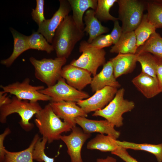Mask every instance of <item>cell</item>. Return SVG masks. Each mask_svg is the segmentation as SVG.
<instances>
[{
    "mask_svg": "<svg viewBox=\"0 0 162 162\" xmlns=\"http://www.w3.org/2000/svg\"><path fill=\"white\" fill-rule=\"evenodd\" d=\"M84 35L83 30L75 23L72 16H66L56 30L53 38L52 45L57 57L68 58Z\"/></svg>",
    "mask_w": 162,
    "mask_h": 162,
    "instance_id": "6da1fadb",
    "label": "cell"
},
{
    "mask_svg": "<svg viewBox=\"0 0 162 162\" xmlns=\"http://www.w3.org/2000/svg\"><path fill=\"white\" fill-rule=\"evenodd\" d=\"M34 122L43 138L48 143L60 140L61 134L72 130L73 127L62 121L53 111L50 103L35 115Z\"/></svg>",
    "mask_w": 162,
    "mask_h": 162,
    "instance_id": "7a4b0ae2",
    "label": "cell"
},
{
    "mask_svg": "<svg viewBox=\"0 0 162 162\" xmlns=\"http://www.w3.org/2000/svg\"><path fill=\"white\" fill-rule=\"evenodd\" d=\"M42 109L38 102L22 100L14 96L9 103L0 106V122L5 123L8 116L17 113L21 117L19 122L21 127L26 131L29 132L34 127L30 120Z\"/></svg>",
    "mask_w": 162,
    "mask_h": 162,
    "instance_id": "3957f363",
    "label": "cell"
},
{
    "mask_svg": "<svg viewBox=\"0 0 162 162\" xmlns=\"http://www.w3.org/2000/svg\"><path fill=\"white\" fill-rule=\"evenodd\" d=\"M125 90H118L113 99L104 108L97 110L93 116H100L105 119L115 127H120L123 124V114L131 111L135 107L134 103L124 98Z\"/></svg>",
    "mask_w": 162,
    "mask_h": 162,
    "instance_id": "277c9868",
    "label": "cell"
},
{
    "mask_svg": "<svg viewBox=\"0 0 162 162\" xmlns=\"http://www.w3.org/2000/svg\"><path fill=\"white\" fill-rule=\"evenodd\" d=\"M118 20L122 22L123 33L134 31L140 23L146 9L147 1L117 0Z\"/></svg>",
    "mask_w": 162,
    "mask_h": 162,
    "instance_id": "5b68a950",
    "label": "cell"
},
{
    "mask_svg": "<svg viewBox=\"0 0 162 162\" xmlns=\"http://www.w3.org/2000/svg\"><path fill=\"white\" fill-rule=\"evenodd\" d=\"M29 59L34 68L35 77L47 87L54 85L62 77V66L67 62V58L57 57L38 60L32 57Z\"/></svg>",
    "mask_w": 162,
    "mask_h": 162,
    "instance_id": "8992f818",
    "label": "cell"
},
{
    "mask_svg": "<svg viewBox=\"0 0 162 162\" xmlns=\"http://www.w3.org/2000/svg\"><path fill=\"white\" fill-rule=\"evenodd\" d=\"M79 49L81 55L77 59L73 60L70 64L84 69L95 76L98 68L106 63L105 51L103 49L91 46L85 40L80 43Z\"/></svg>",
    "mask_w": 162,
    "mask_h": 162,
    "instance_id": "52a82bcc",
    "label": "cell"
},
{
    "mask_svg": "<svg viewBox=\"0 0 162 162\" xmlns=\"http://www.w3.org/2000/svg\"><path fill=\"white\" fill-rule=\"evenodd\" d=\"M61 77L54 85L39 91L51 98V102L61 101L77 102L89 97L87 92L78 90L70 86Z\"/></svg>",
    "mask_w": 162,
    "mask_h": 162,
    "instance_id": "ba28073f",
    "label": "cell"
},
{
    "mask_svg": "<svg viewBox=\"0 0 162 162\" xmlns=\"http://www.w3.org/2000/svg\"><path fill=\"white\" fill-rule=\"evenodd\" d=\"M30 82V79L27 78L21 82H16L5 86L1 85L0 87L5 93L13 94L22 100L35 102L51 100L50 97L39 91L45 88L44 86H33Z\"/></svg>",
    "mask_w": 162,
    "mask_h": 162,
    "instance_id": "9c48e42d",
    "label": "cell"
},
{
    "mask_svg": "<svg viewBox=\"0 0 162 162\" xmlns=\"http://www.w3.org/2000/svg\"><path fill=\"white\" fill-rule=\"evenodd\" d=\"M59 6L51 18L46 20L38 26L37 32L41 34L48 43H52L55 32L71 8L68 1L60 0Z\"/></svg>",
    "mask_w": 162,
    "mask_h": 162,
    "instance_id": "30bf717a",
    "label": "cell"
},
{
    "mask_svg": "<svg viewBox=\"0 0 162 162\" xmlns=\"http://www.w3.org/2000/svg\"><path fill=\"white\" fill-rule=\"evenodd\" d=\"M71 130L69 135H61L60 140L66 145L71 162H83L81 156L82 148L86 140L91 137V134L84 132L76 126L73 127Z\"/></svg>",
    "mask_w": 162,
    "mask_h": 162,
    "instance_id": "8fae6325",
    "label": "cell"
},
{
    "mask_svg": "<svg viewBox=\"0 0 162 162\" xmlns=\"http://www.w3.org/2000/svg\"><path fill=\"white\" fill-rule=\"evenodd\" d=\"M118 91L116 88L106 86L95 92L91 97L76 102L87 114L104 108L113 99Z\"/></svg>",
    "mask_w": 162,
    "mask_h": 162,
    "instance_id": "7c38bea8",
    "label": "cell"
},
{
    "mask_svg": "<svg viewBox=\"0 0 162 162\" xmlns=\"http://www.w3.org/2000/svg\"><path fill=\"white\" fill-rule=\"evenodd\" d=\"M53 111L60 118L70 125L73 128L76 126V118L86 117L88 114L75 102L61 101L49 103Z\"/></svg>",
    "mask_w": 162,
    "mask_h": 162,
    "instance_id": "4fadbf2b",
    "label": "cell"
},
{
    "mask_svg": "<svg viewBox=\"0 0 162 162\" xmlns=\"http://www.w3.org/2000/svg\"><path fill=\"white\" fill-rule=\"evenodd\" d=\"M92 74L88 71L70 64L62 68L61 77L64 79L70 86L82 91L92 81Z\"/></svg>",
    "mask_w": 162,
    "mask_h": 162,
    "instance_id": "5bb4252c",
    "label": "cell"
},
{
    "mask_svg": "<svg viewBox=\"0 0 162 162\" xmlns=\"http://www.w3.org/2000/svg\"><path fill=\"white\" fill-rule=\"evenodd\" d=\"M75 121L76 124L80 126L83 131L87 133L97 132L106 134L116 139L120 136V132L116 130L114 128L115 126L106 119L94 120L79 116L75 118Z\"/></svg>",
    "mask_w": 162,
    "mask_h": 162,
    "instance_id": "9a60e30c",
    "label": "cell"
},
{
    "mask_svg": "<svg viewBox=\"0 0 162 162\" xmlns=\"http://www.w3.org/2000/svg\"><path fill=\"white\" fill-rule=\"evenodd\" d=\"M90 86L93 92H95L106 86L118 88L121 86L115 78L112 62L109 61L104 65L101 71L92 78Z\"/></svg>",
    "mask_w": 162,
    "mask_h": 162,
    "instance_id": "2e32d148",
    "label": "cell"
},
{
    "mask_svg": "<svg viewBox=\"0 0 162 162\" xmlns=\"http://www.w3.org/2000/svg\"><path fill=\"white\" fill-rule=\"evenodd\" d=\"M132 82L147 98H152L160 93L157 78L141 73L134 78Z\"/></svg>",
    "mask_w": 162,
    "mask_h": 162,
    "instance_id": "e0dca14e",
    "label": "cell"
},
{
    "mask_svg": "<svg viewBox=\"0 0 162 162\" xmlns=\"http://www.w3.org/2000/svg\"><path fill=\"white\" fill-rule=\"evenodd\" d=\"M137 54L118 53L110 61L112 62L116 79L121 76L131 72L137 62Z\"/></svg>",
    "mask_w": 162,
    "mask_h": 162,
    "instance_id": "ac0fdd59",
    "label": "cell"
},
{
    "mask_svg": "<svg viewBox=\"0 0 162 162\" xmlns=\"http://www.w3.org/2000/svg\"><path fill=\"white\" fill-rule=\"evenodd\" d=\"M86 27L83 29L89 34L87 42L90 44L98 36L109 31V28L103 26L95 16V10L93 9L88 10L85 12L84 18Z\"/></svg>",
    "mask_w": 162,
    "mask_h": 162,
    "instance_id": "d6986e66",
    "label": "cell"
},
{
    "mask_svg": "<svg viewBox=\"0 0 162 162\" xmlns=\"http://www.w3.org/2000/svg\"><path fill=\"white\" fill-rule=\"evenodd\" d=\"M10 30L13 36L14 44L13 52L8 58L2 60L0 63L7 67H9L16 59L23 52L30 49L28 41V36L10 28Z\"/></svg>",
    "mask_w": 162,
    "mask_h": 162,
    "instance_id": "ffe728a7",
    "label": "cell"
},
{
    "mask_svg": "<svg viewBox=\"0 0 162 162\" xmlns=\"http://www.w3.org/2000/svg\"><path fill=\"white\" fill-rule=\"evenodd\" d=\"M73 12V20L77 27L83 30L84 24L83 22L84 13L89 8L95 10L98 4L97 0H68Z\"/></svg>",
    "mask_w": 162,
    "mask_h": 162,
    "instance_id": "44dd1931",
    "label": "cell"
},
{
    "mask_svg": "<svg viewBox=\"0 0 162 162\" xmlns=\"http://www.w3.org/2000/svg\"><path fill=\"white\" fill-rule=\"evenodd\" d=\"M138 47L134 31L123 33L118 42L111 48V53H136Z\"/></svg>",
    "mask_w": 162,
    "mask_h": 162,
    "instance_id": "7402d4cb",
    "label": "cell"
},
{
    "mask_svg": "<svg viewBox=\"0 0 162 162\" xmlns=\"http://www.w3.org/2000/svg\"><path fill=\"white\" fill-rule=\"evenodd\" d=\"M116 139L112 136L104 134H98L87 143V148L90 150H98L102 152H111L119 146Z\"/></svg>",
    "mask_w": 162,
    "mask_h": 162,
    "instance_id": "603a6c76",
    "label": "cell"
},
{
    "mask_svg": "<svg viewBox=\"0 0 162 162\" xmlns=\"http://www.w3.org/2000/svg\"><path fill=\"white\" fill-rule=\"evenodd\" d=\"M40 138L38 134H36L28 147L23 150L11 152L6 150L4 162H33V150L36 142Z\"/></svg>",
    "mask_w": 162,
    "mask_h": 162,
    "instance_id": "cb8c5ba5",
    "label": "cell"
},
{
    "mask_svg": "<svg viewBox=\"0 0 162 162\" xmlns=\"http://www.w3.org/2000/svg\"><path fill=\"white\" fill-rule=\"evenodd\" d=\"M118 145L126 149L141 150L154 155L158 162H162V143L158 144L148 143H136L125 141L116 140Z\"/></svg>",
    "mask_w": 162,
    "mask_h": 162,
    "instance_id": "d4e9b609",
    "label": "cell"
},
{
    "mask_svg": "<svg viewBox=\"0 0 162 162\" xmlns=\"http://www.w3.org/2000/svg\"><path fill=\"white\" fill-rule=\"evenodd\" d=\"M149 53L162 59V38L156 32L142 46L138 48L136 54Z\"/></svg>",
    "mask_w": 162,
    "mask_h": 162,
    "instance_id": "484cf974",
    "label": "cell"
},
{
    "mask_svg": "<svg viewBox=\"0 0 162 162\" xmlns=\"http://www.w3.org/2000/svg\"><path fill=\"white\" fill-rule=\"evenodd\" d=\"M156 29L149 20L147 14H144L140 23L134 31L138 48L142 45L149 38L156 32Z\"/></svg>",
    "mask_w": 162,
    "mask_h": 162,
    "instance_id": "4316f807",
    "label": "cell"
},
{
    "mask_svg": "<svg viewBox=\"0 0 162 162\" xmlns=\"http://www.w3.org/2000/svg\"><path fill=\"white\" fill-rule=\"evenodd\" d=\"M137 54V62L141 64V72L157 78L158 58L147 52Z\"/></svg>",
    "mask_w": 162,
    "mask_h": 162,
    "instance_id": "83f0119b",
    "label": "cell"
},
{
    "mask_svg": "<svg viewBox=\"0 0 162 162\" xmlns=\"http://www.w3.org/2000/svg\"><path fill=\"white\" fill-rule=\"evenodd\" d=\"M148 18L156 28H162V1H147Z\"/></svg>",
    "mask_w": 162,
    "mask_h": 162,
    "instance_id": "f1b7e54d",
    "label": "cell"
},
{
    "mask_svg": "<svg viewBox=\"0 0 162 162\" xmlns=\"http://www.w3.org/2000/svg\"><path fill=\"white\" fill-rule=\"evenodd\" d=\"M28 41L30 49L46 51L51 53L54 49L50 44L44 36L38 32H34L28 36Z\"/></svg>",
    "mask_w": 162,
    "mask_h": 162,
    "instance_id": "f546056e",
    "label": "cell"
},
{
    "mask_svg": "<svg viewBox=\"0 0 162 162\" xmlns=\"http://www.w3.org/2000/svg\"><path fill=\"white\" fill-rule=\"evenodd\" d=\"M117 0H98L97 8L95 10V16L100 21L118 20L117 18L111 15L110 11L111 8Z\"/></svg>",
    "mask_w": 162,
    "mask_h": 162,
    "instance_id": "4dcf8cb0",
    "label": "cell"
},
{
    "mask_svg": "<svg viewBox=\"0 0 162 162\" xmlns=\"http://www.w3.org/2000/svg\"><path fill=\"white\" fill-rule=\"evenodd\" d=\"M47 140L44 138H40L36 142L33 152L34 160L39 162H54V158L48 157L45 152Z\"/></svg>",
    "mask_w": 162,
    "mask_h": 162,
    "instance_id": "1f68e13d",
    "label": "cell"
},
{
    "mask_svg": "<svg viewBox=\"0 0 162 162\" xmlns=\"http://www.w3.org/2000/svg\"><path fill=\"white\" fill-rule=\"evenodd\" d=\"M36 7L35 9H32L31 13L33 20L38 26L46 19L44 14V1L36 0Z\"/></svg>",
    "mask_w": 162,
    "mask_h": 162,
    "instance_id": "d6a6232c",
    "label": "cell"
},
{
    "mask_svg": "<svg viewBox=\"0 0 162 162\" xmlns=\"http://www.w3.org/2000/svg\"><path fill=\"white\" fill-rule=\"evenodd\" d=\"M113 44L110 34L106 35H101L94 39L89 44L92 47L102 49L104 48L110 46Z\"/></svg>",
    "mask_w": 162,
    "mask_h": 162,
    "instance_id": "836d02e7",
    "label": "cell"
},
{
    "mask_svg": "<svg viewBox=\"0 0 162 162\" xmlns=\"http://www.w3.org/2000/svg\"><path fill=\"white\" fill-rule=\"evenodd\" d=\"M111 153L118 156L125 162H139L129 154L127 149L119 146Z\"/></svg>",
    "mask_w": 162,
    "mask_h": 162,
    "instance_id": "e575fe53",
    "label": "cell"
},
{
    "mask_svg": "<svg viewBox=\"0 0 162 162\" xmlns=\"http://www.w3.org/2000/svg\"><path fill=\"white\" fill-rule=\"evenodd\" d=\"M123 33L122 29L119 24L118 20L114 22V27L110 34L111 38L114 45L118 41Z\"/></svg>",
    "mask_w": 162,
    "mask_h": 162,
    "instance_id": "d590c367",
    "label": "cell"
},
{
    "mask_svg": "<svg viewBox=\"0 0 162 162\" xmlns=\"http://www.w3.org/2000/svg\"><path fill=\"white\" fill-rule=\"evenodd\" d=\"M10 133V129L7 128L5 129L3 132L0 135V162H4L6 150L4 145V141L5 137Z\"/></svg>",
    "mask_w": 162,
    "mask_h": 162,
    "instance_id": "8d00e7d4",
    "label": "cell"
},
{
    "mask_svg": "<svg viewBox=\"0 0 162 162\" xmlns=\"http://www.w3.org/2000/svg\"><path fill=\"white\" fill-rule=\"evenodd\" d=\"M157 78L160 92H162V59L159 58L157 68Z\"/></svg>",
    "mask_w": 162,
    "mask_h": 162,
    "instance_id": "74e56055",
    "label": "cell"
},
{
    "mask_svg": "<svg viewBox=\"0 0 162 162\" xmlns=\"http://www.w3.org/2000/svg\"><path fill=\"white\" fill-rule=\"evenodd\" d=\"M7 93L3 91L0 92V106L10 102L11 99L7 96Z\"/></svg>",
    "mask_w": 162,
    "mask_h": 162,
    "instance_id": "f35d334b",
    "label": "cell"
},
{
    "mask_svg": "<svg viewBox=\"0 0 162 162\" xmlns=\"http://www.w3.org/2000/svg\"><path fill=\"white\" fill-rule=\"evenodd\" d=\"M96 162H117L116 159L110 156H107L105 158H98Z\"/></svg>",
    "mask_w": 162,
    "mask_h": 162,
    "instance_id": "ab89813d",
    "label": "cell"
}]
</instances>
